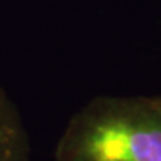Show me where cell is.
I'll return each mask as SVG.
<instances>
[{
  "instance_id": "7a4b0ae2",
  "label": "cell",
  "mask_w": 161,
  "mask_h": 161,
  "mask_svg": "<svg viewBox=\"0 0 161 161\" xmlns=\"http://www.w3.org/2000/svg\"><path fill=\"white\" fill-rule=\"evenodd\" d=\"M0 161H31L28 133L18 108L0 87Z\"/></svg>"
},
{
  "instance_id": "6da1fadb",
  "label": "cell",
  "mask_w": 161,
  "mask_h": 161,
  "mask_svg": "<svg viewBox=\"0 0 161 161\" xmlns=\"http://www.w3.org/2000/svg\"><path fill=\"white\" fill-rule=\"evenodd\" d=\"M53 161H161V97H94L71 117Z\"/></svg>"
}]
</instances>
